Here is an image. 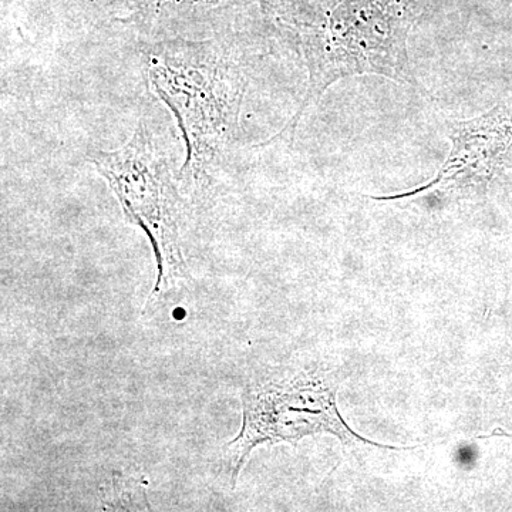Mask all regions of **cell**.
<instances>
[{"mask_svg":"<svg viewBox=\"0 0 512 512\" xmlns=\"http://www.w3.org/2000/svg\"><path fill=\"white\" fill-rule=\"evenodd\" d=\"M420 0H282L269 15L301 43L308 89L279 136H293L303 114L346 77L380 76L420 89L409 56V36Z\"/></svg>","mask_w":512,"mask_h":512,"instance_id":"1","label":"cell"},{"mask_svg":"<svg viewBox=\"0 0 512 512\" xmlns=\"http://www.w3.org/2000/svg\"><path fill=\"white\" fill-rule=\"evenodd\" d=\"M342 377L336 367L311 365L275 367L259 373L242 387V424L224 447L229 484L235 487L256 447L288 443L305 437L332 434L345 446L384 447L355 433L338 409Z\"/></svg>","mask_w":512,"mask_h":512,"instance_id":"3","label":"cell"},{"mask_svg":"<svg viewBox=\"0 0 512 512\" xmlns=\"http://www.w3.org/2000/svg\"><path fill=\"white\" fill-rule=\"evenodd\" d=\"M138 13L146 18H164L167 13L191 12V10H204L224 8L234 3H259L262 12L268 13L271 10L269 0H137Z\"/></svg>","mask_w":512,"mask_h":512,"instance_id":"6","label":"cell"},{"mask_svg":"<svg viewBox=\"0 0 512 512\" xmlns=\"http://www.w3.org/2000/svg\"><path fill=\"white\" fill-rule=\"evenodd\" d=\"M148 84L180 128L185 158L180 184L200 191L238 128L245 76L234 47L222 39L173 37L144 52Z\"/></svg>","mask_w":512,"mask_h":512,"instance_id":"2","label":"cell"},{"mask_svg":"<svg viewBox=\"0 0 512 512\" xmlns=\"http://www.w3.org/2000/svg\"><path fill=\"white\" fill-rule=\"evenodd\" d=\"M90 161L116 195L128 222L147 235L153 248L157 281L147 309L177 282L190 278L183 249L180 181L143 120L124 146L94 151Z\"/></svg>","mask_w":512,"mask_h":512,"instance_id":"4","label":"cell"},{"mask_svg":"<svg viewBox=\"0 0 512 512\" xmlns=\"http://www.w3.org/2000/svg\"><path fill=\"white\" fill-rule=\"evenodd\" d=\"M450 141V153L433 180L376 200H402L426 192L485 194L494 178L512 167V104H498L476 119L456 121L451 124Z\"/></svg>","mask_w":512,"mask_h":512,"instance_id":"5","label":"cell"}]
</instances>
